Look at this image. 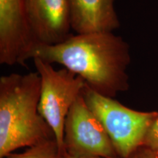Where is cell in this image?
Here are the masks:
<instances>
[{
	"instance_id": "7a4b0ae2",
	"label": "cell",
	"mask_w": 158,
	"mask_h": 158,
	"mask_svg": "<svg viewBox=\"0 0 158 158\" xmlns=\"http://www.w3.org/2000/svg\"><path fill=\"white\" fill-rule=\"evenodd\" d=\"M40 90L37 72L0 78V158L20 148L56 138L39 113Z\"/></svg>"
},
{
	"instance_id": "30bf717a",
	"label": "cell",
	"mask_w": 158,
	"mask_h": 158,
	"mask_svg": "<svg viewBox=\"0 0 158 158\" xmlns=\"http://www.w3.org/2000/svg\"><path fill=\"white\" fill-rule=\"evenodd\" d=\"M143 146L151 148V149L158 150V115L155 118V122L149 128Z\"/></svg>"
},
{
	"instance_id": "ba28073f",
	"label": "cell",
	"mask_w": 158,
	"mask_h": 158,
	"mask_svg": "<svg viewBox=\"0 0 158 158\" xmlns=\"http://www.w3.org/2000/svg\"><path fill=\"white\" fill-rule=\"evenodd\" d=\"M71 27L76 34L113 32L120 22L115 0H69Z\"/></svg>"
},
{
	"instance_id": "52a82bcc",
	"label": "cell",
	"mask_w": 158,
	"mask_h": 158,
	"mask_svg": "<svg viewBox=\"0 0 158 158\" xmlns=\"http://www.w3.org/2000/svg\"><path fill=\"white\" fill-rule=\"evenodd\" d=\"M35 45L60 44L72 36L69 0H24Z\"/></svg>"
},
{
	"instance_id": "6da1fadb",
	"label": "cell",
	"mask_w": 158,
	"mask_h": 158,
	"mask_svg": "<svg viewBox=\"0 0 158 158\" xmlns=\"http://www.w3.org/2000/svg\"><path fill=\"white\" fill-rule=\"evenodd\" d=\"M34 58L62 64L103 96L114 98L129 89L130 46L113 32L76 34L58 45H36L27 56Z\"/></svg>"
},
{
	"instance_id": "7c38bea8",
	"label": "cell",
	"mask_w": 158,
	"mask_h": 158,
	"mask_svg": "<svg viewBox=\"0 0 158 158\" xmlns=\"http://www.w3.org/2000/svg\"><path fill=\"white\" fill-rule=\"evenodd\" d=\"M62 158H105V157H75V156H71L70 155H68L67 153L64 152V154H63Z\"/></svg>"
},
{
	"instance_id": "3957f363",
	"label": "cell",
	"mask_w": 158,
	"mask_h": 158,
	"mask_svg": "<svg viewBox=\"0 0 158 158\" xmlns=\"http://www.w3.org/2000/svg\"><path fill=\"white\" fill-rule=\"evenodd\" d=\"M82 95L89 109L103 126L118 157L128 158L143 146L157 111H138L114 98L98 93L85 83Z\"/></svg>"
},
{
	"instance_id": "8fae6325",
	"label": "cell",
	"mask_w": 158,
	"mask_h": 158,
	"mask_svg": "<svg viewBox=\"0 0 158 158\" xmlns=\"http://www.w3.org/2000/svg\"><path fill=\"white\" fill-rule=\"evenodd\" d=\"M128 158H158V150L141 146Z\"/></svg>"
},
{
	"instance_id": "277c9868",
	"label": "cell",
	"mask_w": 158,
	"mask_h": 158,
	"mask_svg": "<svg viewBox=\"0 0 158 158\" xmlns=\"http://www.w3.org/2000/svg\"><path fill=\"white\" fill-rule=\"evenodd\" d=\"M41 78L38 110L54 131L57 143L64 152V130L69 110L82 93L85 81L66 68L56 70L50 63L32 59Z\"/></svg>"
},
{
	"instance_id": "5b68a950",
	"label": "cell",
	"mask_w": 158,
	"mask_h": 158,
	"mask_svg": "<svg viewBox=\"0 0 158 158\" xmlns=\"http://www.w3.org/2000/svg\"><path fill=\"white\" fill-rule=\"evenodd\" d=\"M64 152L75 157L120 158L103 126L86 105L82 93L65 119Z\"/></svg>"
},
{
	"instance_id": "9c48e42d",
	"label": "cell",
	"mask_w": 158,
	"mask_h": 158,
	"mask_svg": "<svg viewBox=\"0 0 158 158\" xmlns=\"http://www.w3.org/2000/svg\"><path fill=\"white\" fill-rule=\"evenodd\" d=\"M63 154L56 138H51L29 147L22 153L12 152L4 158H62Z\"/></svg>"
},
{
	"instance_id": "8992f818",
	"label": "cell",
	"mask_w": 158,
	"mask_h": 158,
	"mask_svg": "<svg viewBox=\"0 0 158 158\" xmlns=\"http://www.w3.org/2000/svg\"><path fill=\"white\" fill-rule=\"evenodd\" d=\"M35 45L24 0H0V64L25 65Z\"/></svg>"
}]
</instances>
